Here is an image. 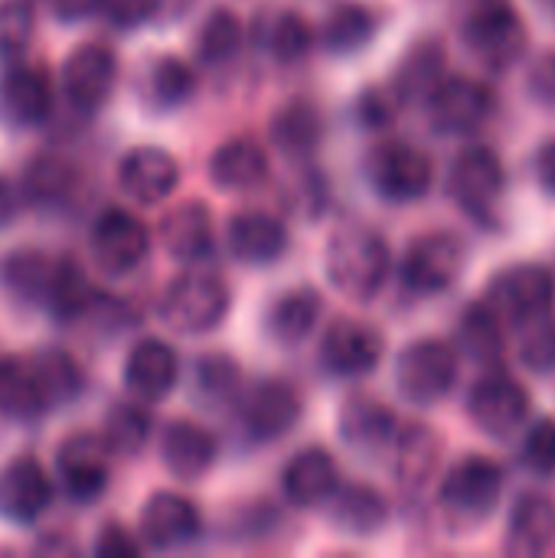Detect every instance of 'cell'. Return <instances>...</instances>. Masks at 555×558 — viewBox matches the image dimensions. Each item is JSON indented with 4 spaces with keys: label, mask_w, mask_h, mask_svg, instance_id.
Wrapping results in <instances>:
<instances>
[{
    "label": "cell",
    "mask_w": 555,
    "mask_h": 558,
    "mask_svg": "<svg viewBox=\"0 0 555 558\" xmlns=\"http://www.w3.org/2000/svg\"><path fill=\"white\" fill-rule=\"evenodd\" d=\"M468 265V245L451 235V232H429L419 235L402 262H399V278L412 294H442L448 288H455V281L461 278Z\"/></svg>",
    "instance_id": "5b68a950"
},
{
    "label": "cell",
    "mask_w": 555,
    "mask_h": 558,
    "mask_svg": "<svg viewBox=\"0 0 555 558\" xmlns=\"http://www.w3.org/2000/svg\"><path fill=\"white\" fill-rule=\"evenodd\" d=\"M281 487H285V497L301 510L324 507L340 487L337 461L324 448H304L288 461L281 474Z\"/></svg>",
    "instance_id": "cb8c5ba5"
},
{
    "label": "cell",
    "mask_w": 555,
    "mask_h": 558,
    "mask_svg": "<svg viewBox=\"0 0 555 558\" xmlns=\"http://www.w3.org/2000/svg\"><path fill=\"white\" fill-rule=\"evenodd\" d=\"M46 3L56 13V20L79 23V20H88L92 13H101V3L105 0H46Z\"/></svg>",
    "instance_id": "db71d44e"
},
{
    "label": "cell",
    "mask_w": 555,
    "mask_h": 558,
    "mask_svg": "<svg viewBox=\"0 0 555 558\" xmlns=\"http://www.w3.org/2000/svg\"><path fill=\"white\" fill-rule=\"evenodd\" d=\"M36 29L33 0H0V59H16Z\"/></svg>",
    "instance_id": "ee69618b"
},
{
    "label": "cell",
    "mask_w": 555,
    "mask_h": 558,
    "mask_svg": "<svg viewBox=\"0 0 555 558\" xmlns=\"http://www.w3.org/2000/svg\"><path fill=\"white\" fill-rule=\"evenodd\" d=\"M504 186H507V173L491 147L471 144L455 157L448 173V193L468 216L491 219L494 206L504 196Z\"/></svg>",
    "instance_id": "30bf717a"
},
{
    "label": "cell",
    "mask_w": 555,
    "mask_h": 558,
    "mask_svg": "<svg viewBox=\"0 0 555 558\" xmlns=\"http://www.w3.org/2000/svg\"><path fill=\"white\" fill-rule=\"evenodd\" d=\"M229 284L213 271H183L160 298V320L186 337L216 330L229 314Z\"/></svg>",
    "instance_id": "7a4b0ae2"
},
{
    "label": "cell",
    "mask_w": 555,
    "mask_h": 558,
    "mask_svg": "<svg viewBox=\"0 0 555 558\" xmlns=\"http://www.w3.org/2000/svg\"><path fill=\"white\" fill-rule=\"evenodd\" d=\"M23 206H26L23 186H20L16 180H10L7 173H0V229L13 226Z\"/></svg>",
    "instance_id": "f5cc1de1"
},
{
    "label": "cell",
    "mask_w": 555,
    "mask_h": 558,
    "mask_svg": "<svg viewBox=\"0 0 555 558\" xmlns=\"http://www.w3.org/2000/svg\"><path fill=\"white\" fill-rule=\"evenodd\" d=\"M46 412L49 405L33 360L0 356V415L13 422H36Z\"/></svg>",
    "instance_id": "4dcf8cb0"
},
{
    "label": "cell",
    "mask_w": 555,
    "mask_h": 558,
    "mask_svg": "<svg viewBox=\"0 0 555 558\" xmlns=\"http://www.w3.org/2000/svg\"><path fill=\"white\" fill-rule=\"evenodd\" d=\"M118 56L105 43H82L62 62V95L79 114H95L114 92Z\"/></svg>",
    "instance_id": "7c38bea8"
},
{
    "label": "cell",
    "mask_w": 555,
    "mask_h": 558,
    "mask_svg": "<svg viewBox=\"0 0 555 558\" xmlns=\"http://www.w3.org/2000/svg\"><path fill=\"white\" fill-rule=\"evenodd\" d=\"M321 137V121L317 111L304 101H294L288 108L278 111V118L272 121V141L285 150V154H307L314 150Z\"/></svg>",
    "instance_id": "7bdbcfd3"
},
{
    "label": "cell",
    "mask_w": 555,
    "mask_h": 558,
    "mask_svg": "<svg viewBox=\"0 0 555 558\" xmlns=\"http://www.w3.org/2000/svg\"><path fill=\"white\" fill-rule=\"evenodd\" d=\"M150 412L137 402H118L108 415H105V445L111 448V454L118 458H134L144 451V445L150 441Z\"/></svg>",
    "instance_id": "f35d334b"
},
{
    "label": "cell",
    "mask_w": 555,
    "mask_h": 558,
    "mask_svg": "<svg viewBox=\"0 0 555 558\" xmlns=\"http://www.w3.org/2000/svg\"><path fill=\"white\" fill-rule=\"evenodd\" d=\"M458 350L445 340H412L396 360V389L412 405L442 402L458 383Z\"/></svg>",
    "instance_id": "3957f363"
},
{
    "label": "cell",
    "mask_w": 555,
    "mask_h": 558,
    "mask_svg": "<svg viewBox=\"0 0 555 558\" xmlns=\"http://www.w3.org/2000/svg\"><path fill=\"white\" fill-rule=\"evenodd\" d=\"M101 13L114 29H137L157 13V0H105Z\"/></svg>",
    "instance_id": "681fc988"
},
{
    "label": "cell",
    "mask_w": 555,
    "mask_h": 558,
    "mask_svg": "<svg viewBox=\"0 0 555 558\" xmlns=\"http://www.w3.org/2000/svg\"><path fill=\"white\" fill-rule=\"evenodd\" d=\"M324 510L327 520L347 536H373L389 520V500L366 484H340Z\"/></svg>",
    "instance_id": "83f0119b"
},
{
    "label": "cell",
    "mask_w": 555,
    "mask_h": 558,
    "mask_svg": "<svg viewBox=\"0 0 555 558\" xmlns=\"http://www.w3.org/2000/svg\"><path fill=\"white\" fill-rule=\"evenodd\" d=\"M373 29H376V23H373L370 10H363V7H357V3H347V7H337V10L324 20V26H321V43H324L330 52L347 56V52L363 49V46L373 39Z\"/></svg>",
    "instance_id": "60d3db41"
},
{
    "label": "cell",
    "mask_w": 555,
    "mask_h": 558,
    "mask_svg": "<svg viewBox=\"0 0 555 558\" xmlns=\"http://www.w3.org/2000/svg\"><path fill=\"white\" fill-rule=\"evenodd\" d=\"M252 36L278 62L304 59L311 52L314 39H317L311 23L301 13H294V10H262L252 20Z\"/></svg>",
    "instance_id": "f546056e"
},
{
    "label": "cell",
    "mask_w": 555,
    "mask_h": 558,
    "mask_svg": "<svg viewBox=\"0 0 555 558\" xmlns=\"http://www.w3.org/2000/svg\"><path fill=\"white\" fill-rule=\"evenodd\" d=\"M245 39V29H242V20L232 13V10H216L206 16V23L200 26V36H196V56L200 62L206 65H222L229 62L239 46Z\"/></svg>",
    "instance_id": "b9f144b4"
},
{
    "label": "cell",
    "mask_w": 555,
    "mask_h": 558,
    "mask_svg": "<svg viewBox=\"0 0 555 558\" xmlns=\"http://www.w3.org/2000/svg\"><path fill=\"white\" fill-rule=\"evenodd\" d=\"M471 422L491 438H510L530 418V392L510 376H484L468 392Z\"/></svg>",
    "instance_id": "9a60e30c"
},
{
    "label": "cell",
    "mask_w": 555,
    "mask_h": 558,
    "mask_svg": "<svg viewBox=\"0 0 555 558\" xmlns=\"http://www.w3.org/2000/svg\"><path fill=\"white\" fill-rule=\"evenodd\" d=\"M226 239H229V252L242 265H272L288 248V229H285V222L275 219V216H268V213H258V209L236 213L229 219Z\"/></svg>",
    "instance_id": "484cf974"
},
{
    "label": "cell",
    "mask_w": 555,
    "mask_h": 558,
    "mask_svg": "<svg viewBox=\"0 0 555 558\" xmlns=\"http://www.w3.org/2000/svg\"><path fill=\"white\" fill-rule=\"evenodd\" d=\"M386 353V340L373 324L363 320H337L321 337V366L337 379H363L370 376Z\"/></svg>",
    "instance_id": "5bb4252c"
},
{
    "label": "cell",
    "mask_w": 555,
    "mask_h": 558,
    "mask_svg": "<svg viewBox=\"0 0 555 558\" xmlns=\"http://www.w3.org/2000/svg\"><path fill=\"white\" fill-rule=\"evenodd\" d=\"M464 46L487 69H510L527 56V26L510 3L487 0L464 20Z\"/></svg>",
    "instance_id": "ba28073f"
},
{
    "label": "cell",
    "mask_w": 555,
    "mask_h": 558,
    "mask_svg": "<svg viewBox=\"0 0 555 558\" xmlns=\"http://www.w3.org/2000/svg\"><path fill=\"white\" fill-rule=\"evenodd\" d=\"M555 546V504L543 494H523L507 520L510 556H543Z\"/></svg>",
    "instance_id": "f1b7e54d"
},
{
    "label": "cell",
    "mask_w": 555,
    "mask_h": 558,
    "mask_svg": "<svg viewBox=\"0 0 555 558\" xmlns=\"http://www.w3.org/2000/svg\"><path fill=\"white\" fill-rule=\"evenodd\" d=\"M442 78H445V72H442V49L435 43H422V46H415L402 59L399 75H396V92L406 101H425L438 88Z\"/></svg>",
    "instance_id": "ab89813d"
},
{
    "label": "cell",
    "mask_w": 555,
    "mask_h": 558,
    "mask_svg": "<svg viewBox=\"0 0 555 558\" xmlns=\"http://www.w3.org/2000/svg\"><path fill=\"white\" fill-rule=\"evenodd\" d=\"M196 88V75L193 69L177 59V56H164L150 65L147 78H144V98L154 111H173L183 101H190Z\"/></svg>",
    "instance_id": "8d00e7d4"
},
{
    "label": "cell",
    "mask_w": 555,
    "mask_h": 558,
    "mask_svg": "<svg viewBox=\"0 0 555 558\" xmlns=\"http://www.w3.org/2000/svg\"><path fill=\"white\" fill-rule=\"evenodd\" d=\"M530 92L540 105L555 108V52L543 56L540 62H533L530 69Z\"/></svg>",
    "instance_id": "816d5d0a"
},
{
    "label": "cell",
    "mask_w": 555,
    "mask_h": 558,
    "mask_svg": "<svg viewBox=\"0 0 555 558\" xmlns=\"http://www.w3.org/2000/svg\"><path fill=\"white\" fill-rule=\"evenodd\" d=\"M366 177L386 203H415L435 183L432 157L406 141L379 144L366 160Z\"/></svg>",
    "instance_id": "8992f818"
},
{
    "label": "cell",
    "mask_w": 555,
    "mask_h": 558,
    "mask_svg": "<svg viewBox=\"0 0 555 558\" xmlns=\"http://www.w3.org/2000/svg\"><path fill=\"white\" fill-rule=\"evenodd\" d=\"M52 265L43 252L36 248H20L13 255L3 258L0 265V284L10 298H16L20 304H39L43 307V298H46V288H49V275H52Z\"/></svg>",
    "instance_id": "d590c367"
},
{
    "label": "cell",
    "mask_w": 555,
    "mask_h": 558,
    "mask_svg": "<svg viewBox=\"0 0 555 558\" xmlns=\"http://www.w3.org/2000/svg\"><path fill=\"white\" fill-rule=\"evenodd\" d=\"M33 360V369L39 376V386H43V396H46V405L49 409H59V405H72L82 389H85V376L79 369V363L62 353V350H43Z\"/></svg>",
    "instance_id": "74e56055"
},
{
    "label": "cell",
    "mask_w": 555,
    "mask_h": 558,
    "mask_svg": "<svg viewBox=\"0 0 555 558\" xmlns=\"http://www.w3.org/2000/svg\"><path fill=\"white\" fill-rule=\"evenodd\" d=\"M56 487L36 458H13L0 471V520L10 526H36L52 507Z\"/></svg>",
    "instance_id": "2e32d148"
},
{
    "label": "cell",
    "mask_w": 555,
    "mask_h": 558,
    "mask_svg": "<svg viewBox=\"0 0 555 558\" xmlns=\"http://www.w3.org/2000/svg\"><path fill=\"white\" fill-rule=\"evenodd\" d=\"M200 530H203L200 510L183 494L160 490L147 497L141 510V543L150 549H160V553L183 549L200 539Z\"/></svg>",
    "instance_id": "d6986e66"
},
{
    "label": "cell",
    "mask_w": 555,
    "mask_h": 558,
    "mask_svg": "<svg viewBox=\"0 0 555 558\" xmlns=\"http://www.w3.org/2000/svg\"><path fill=\"white\" fill-rule=\"evenodd\" d=\"M92 258L105 275H131L150 255V229L121 206H108L95 216L88 232Z\"/></svg>",
    "instance_id": "9c48e42d"
},
{
    "label": "cell",
    "mask_w": 555,
    "mask_h": 558,
    "mask_svg": "<svg viewBox=\"0 0 555 558\" xmlns=\"http://www.w3.org/2000/svg\"><path fill=\"white\" fill-rule=\"evenodd\" d=\"M321 294L311 291V288H294V291H285L272 307H268V317H265V327L272 333V340L291 347V343H301L314 333L317 320H321Z\"/></svg>",
    "instance_id": "d6a6232c"
},
{
    "label": "cell",
    "mask_w": 555,
    "mask_h": 558,
    "mask_svg": "<svg viewBox=\"0 0 555 558\" xmlns=\"http://www.w3.org/2000/svg\"><path fill=\"white\" fill-rule=\"evenodd\" d=\"M324 271L337 294L350 301H373L393 271V255L386 239L370 226H340L324 252Z\"/></svg>",
    "instance_id": "6da1fadb"
},
{
    "label": "cell",
    "mask_w": 555,
    "mask_h": 558,
    "mask_svg": "<svg viewBox=\"0 0 555 558\" xmlns=\"http://www.w3.org/2000/svg\"><path fill=\"white\" fill-rule=\"evenodd\" d=\"M533 173H536V183L543 186V193L555 196V141L543 144L536 150V160H533Z\"/></svg>",
    "instance_id": "11a10c76"
},
{
    "label": "cell",
    "mask_w": 555,
    "mask_h": 558,
    "mask_svg": "<svg viewBox=\"0 0 555 558\" xmlns=\"http://www.w3.org/2000/svg\"><path fill=\"white\" fill-rule=\"evenodd\" d=\"M160 461L170 477L193 484L216 464V438L196 422H170L160 435Z\"/></svg>",
    "instance_id": "603a6c76"
},
{
    "label": "cell",
    "mask_w": 555,
    "mask_h": 558,
    "mask_svg": "<svg viewBox=\"0 0 555 558\" xmlns=\"http://www.w3.org/2000/svg\"><path fill=\"white\" fill-rule=\"evenodd\" d=\"M396 428H399L396 412L376 399H350L340 412V441L360 458H376L386 448H396L399 445Z\"/></svg>",
    "instance_id": "7402d4cb"
},
{
    "label": "cell",
    "mask_w": 555,
    "mask_h": 558,
    "mask_svg": "<svg viewBox=\"0 0 555 558\" xmlns=\"http://www.w3.org/2000/svg\"><path fill=\"white\" fill-rule=\"evenodd\" d=\"M196 392L209 402H226L239 392V366L229 356H203L196 363Z\"/></svg>",
    "instance_id": "f6af8a7d"
},
{
    "label": "cell",
    "mask_w": 555,
    "mask_h": 558,
    "mask_svg": "<svg viewBox=\"0 0 555 558\" xmlns=\"http://www.w3.org/2000/svg\"><path fill=\"white\" fill-rule=\"evenodd\" d=\"M180 379L177 350L160 337H144L124 360V389L141 402H160Z\"/></svg>",
    "instance_id": "44dd1931"
},
{
    "label": "cell",
    "mask_w": 555,
    "mask_h": 558,
    "mask_svg": "<svg viewBox=\"0 0 555 558\" xmlns=\"http://www.w3.org/2000/svg\"><path fill=\"white\" fill-rule=\"evenodd\" d=\"M56 474H59L62 494L72 504L79 507L95 504L108 490V481H111V448L105 445L101 435L79 432L59 445Z\"/></svg>",
    "instance_id": "8fae6325"
},
{
    "label": "cell",
    "mask_w": 555,
    "mask_h": 558,
    "mask_svg": "<svg viewBox=\"0 0 555 558\" xmlns=\"http://www.w3.org/2000/svg\"><path fill=\"white\" fill-rule=\"evenodd\" d=\"M555 298L553 275L540 265H514L487 284V304L510 327H533L550 317Z\"/></svg>",
    "instance_id": "52a82bcc"
},
{
    "label": "cell",
    "mask_w": 555,
    "mask_h": 558,
    "mask_svg": "<svg viewBox=\"0 0 555 558\" xmlns=\"http://www.w3.org/2000/svg\"><path fill=\"white\" fill-rule=\"evenodd\" d=\"M298 418H301V402L294 389L278 379L258 383L239 402V422L252 441H278L298 425Z\"/></svg>",
    "instance_id": "ffe728a7"
},
{
    "label": "cell",
    "mask_w": 555,
    "mask_h": 558,
    "mask_svg": "<svg viewBox=\"0 0 555 558\" xmlns=\"http://www.w3.org/2000/svg\"><path fill=\"white\" fill-rule=\"evenodd\" d=\"M520 363L536 373V376H550L555 373V320L543 317L533 327H527L523 343H520Z\"/></svg>",
    "instance_id": "7dc6e473"
},
{
    "label": "cell",
    "mask_w": 555,
    "mask_h": 558,
    "mask_svg": "<svg viewBox=\"0 0 555 558\" xmlns=\"http://www.w3.org/2000/svg\"><path fill=\"white\" fill-rule=\"evenodd\" d=\"M141 549H144V543H137L134 533H128L124 526H114V523H108L95 539V556L101 558H137Z\"/></svg>",
    "instance_id": "f907efd6"
},
{
    "label": "cell",
    "mask_w": 555,
    "mask_h": 558,
    "mask_svg": "<svg viewBox=\"0 0 555 558\" xmlns=\"http://www.w3.org/2000/svg\"><path fill=\"white\" fill-rule=\"evenodd\" d=\"M396 448H399V468H406V464L415 461V468L406 474L409 484H419V477H425V474L432 471L435 454H438V441H435L429 432H412V435L399 438Z\"/></svg>",
    "instance_id": "c3c4849f"
},
{
    "label": "cell",
    "mask_w": 555,
    "mask_h": 558,
    "mask_svg": "<svg viewBox=\"0 0 555 558\" xmlns=\"http://www.w3.org/2000/svg\"><path fill=\"white\" fill-rule=\"evenodd\" d=\"M20 186H23V199L26 206H36V209H52V206H62L72 190H75V170L69 160L56 157V154H39L26 163L23 177H20Z\"/></svg>",
    "instance_id": "836d02e7"
},
{
    "label": "cell",
    "mask_w": 555,
    "mask_h": 558,
    "mask_svg": "<svg viewBox=\"0 0 555 558\" xmlns=\"http://www.w3.org/2000/svg\"><path fill=\"white\" fill-rule=\"evenodd\" d=\"M56 88L46 69L13 62L0 72V121L10 128H36L52 114Z\"/></svg>",
    "instance_id": "e0dca14e"
},
{
    "label": "cell",
    "mask_w": 555,
    "mask_h": 558,
    "mask_svg": "<svg viewBox=\"0 0 555 558\" xmlns=\"http://www.w3.org/2000/svg\"><path fill=\"white\" fill-rule=\"evenodd\" d=\"M520 464H523L533 477H555L553 418H540L536 425H530V432L523 435V445H520Z\"/></svg>",
    "instance_id": "bcb514c9"
},
{
    "label": "cell",
    "mask_w": 555,
    "mask_h": 558,
    "mask_svg": "<svg viewBox=\"0 0 555 558\" xmlns=\"http://www.w3.org/2000/svg\"><path fill=\"white\" fill-rule=\"evenodd\" d=\"M458 343H461V350H464L474 363H481V366L500 363L504 347H507L500 314H497L487 301L468 307V311L461 314V324H458Z\"/></svg>",
    "instance_id": "e575fe53"
},
{
    "label": "cell",
    "mask_w": 555,
    "mask_h": 558,
    "mask_svg": "<svg viewBox=\"0 0 555 558\" xmlns=\"http://www.w3.org/2000/svg\"><path fill=\"white\" fill-rule=\"evenodd\" d=\"M268 177L265 147L249 137H232L219 144L209 157V180L222 193H249L262 186Z\"/></svg>",
    "instance_id": "4316f807"
},
{
    "label": "cell",
    "mask_w": 555,
    "mask_h": 558,
    "mask_svg": "<svg viewBox=\"0 0 555 558\" xmlns=\"http://www.w3.org/2000/svg\"><path fill=\"white\" fill-rule=\"evenodd\" d=\"M429 121L438 134L464 137L484 128V121L494 111V95L487 85L468 78V75H448L438 82V88L425 98Z\"/></svg>",
    "instance_id": "4fadbf2b"
},
{
    "label": "cell",
    "mask_w": 555,
    "mask_h": 558,
    "mask_svg": "<svg viewBox=\"0 0 555 558\" xmlns=\"http://www.w3.org/2000/svg\"><path fill=\"white\" fill-rule=\"evenodd\" d=\"M442 507L445 513L461 523H484L504 497V471L491 458H464L458 461L448 477L442 481Z\"/></svg>",
    "instance_id": "277c9868"
},
{
    "label": "cell",
    "mask_w": 555,
    "mask_h": 558,
    "mask_svg": "<svg viewBox=\"0 0 555 558\" xmlns=\"http://www.w3.org/2000/svg\"><path fill=\"white\" fill-rule=\"evenodd\" d=\"M160 245L170 258L196 265L213 255V216L206 203L186 199L160 219Z\"/></svg>",
    "instance_id": "d4e9b609"
},
{
    "label": "cell",
    "mask_w": 555,
    "mask_h": 558,
    "mask_svg": "<svg viewBox=\"0 0 555 558\" xmlns=\"http://www.w3.org/2000/svg\"><path fill=\"white\" fill-rule=\"evenodd\" d=\"M95 284L88 281V275L82 271L79 262L72 258H59L52 265V275H49V288H46V298H43V307L52 320L59 324H72L79 317H85L92 307H95Z\"/></svg>",
    "instance_id": "1f68e13d"
},
{
    "label": "cell",
    "mask_w": 555,
    "mask_h": 558,
    "mask_svg": "<svg viewBox=\"0 0 555 558\" xmlns=\"http://www.w3.org/2000/svg\"><path fill=\"white\" fill-rule=\"evenodd\" d=\"M540 3L546 7V13H553V16H555V0H540Z\"/></svg>",
    "instance_id": "9f6ffc18"
},
{
    "label": "cell",
    "mask_w": 555,
    "mask_h": 558,
    "mask_svg": "<svg viewBox=\"0 0 555 558\" xmlns=\"http://www.w3.org/2000/svg\"><path fill=\"white\" fill-rule=\"evenodd\" d=\"M118 183L128 199L141 206H157L167 196H173V190L180 186V163L170 150L144 144L121 157Z\"/></svg>",
    "instance_id": "ac0fdd59"
}]
</instances>
